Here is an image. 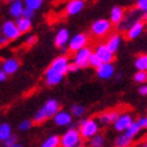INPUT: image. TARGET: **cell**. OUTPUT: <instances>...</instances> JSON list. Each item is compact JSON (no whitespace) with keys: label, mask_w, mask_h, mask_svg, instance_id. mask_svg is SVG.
<instances>
[{"label":"cell","mask_w":147,"mask_h":147,"mask_svg":"<svg viewBox=\"0 0 147 147\" xmlns=\"http://www.w3.org/2000/svg\"><path fill=\"white\" fill-rule=\"evenodd\" d=\"M59 110H60V103L54 98H50L43 104V107L41 109H38L37 111L35 113V115L32 117V122L37 123V124L43 123L48 119H53L54 115Z\"/></svg>","instance_id":"obj_1"},{"label":"cell","mask_w":147,"mask_h":147,"mask_svg":"<svg viewBox=\"0 0 147 147\" xmlns=\"http://www.w3.org/2000/svg\"><path fill=\"white\" fill-rule=\"evenodd\" d=\"M79 134L82 136V139H86V140H90L93 136H96L97 134H99V126L96 119H85L80 122L79 124Z\"/></svg>","instance_id":"obj_2"},{"label":"cell","mask_w":147,"mask_h":147,"mask_svg":"<svg viewBox=\"0 0 147 147\" xmlns=\"http://www.w3.org/2000/svg\"><path fill=\"white\" fill-rule=\"evenodd\" d=\"M83 139L77 128H69L60 138V147H82Z\"/></svg>","instance_id":"obj_3"},{"label":"cell","mask_w":147,"mask_h":147,"mask_svg":"<svg viewBox=\"0 0 147 147\" xmlns=\"http://www.w3.org/2000/svg\"><path fill=\"white\" fill-rule=\"evenodd\" d=\"M111 28H113V24L109 22V19L100 18L94 20L91 24L90 30H91V34L93 36H96V37H104V36H107L111 31Z\"/></svg>","instance_id":"obj_4"},{"label":"cell","mask_w":147,"mask_h":147,"mask_svg":"<svg viewBox=\"0 0 147 147\" xmlns=\"http://www.w3.org/2000/svg\"><path fill=\"white\" fill-rule=\"evenodd\" d=\"M92 53L93 51L89 47H85L83 49H80L79 51H77V53L74 54V57H73V63H74L76 66H78L79 69L89 67V59H90Z\"/></svg>","instance_id":"obj_5"},{"label":"cell","mask_w":147,"mask_h":147,"mask_svg":"<svg viewBox=\"0 0 147 147\" xmlns=\"http://www.w3.org/2000/svg\"><path fill=\"white\" fill-rule=\"evenodd\" d=\"M87 42H89V36H87L86 34H84V32H79V34L74 35L69 40L67 46H68V49L71 51L77 53V51H79L80 49H83V48L86 47Z\"/></svg>","instance_id":"obj_6"},{"label":"cell","mask_w":147,"mask_h":147,"mask_svg":"<svg viewBox=\"0 0 147 147\" xmlns=\"http://www.w3.org/2000/svg\"><path fill=\"white\" fill-rule=\"evenodd\" d=\"M1 32H3V36L9 40V41H13V40H17L19 36L22 35L18 30V28L16 25V23L12 20H6L5 23L3 24L1 26Z\"/></svg>","instance_id":"obj_7"},{"label":"cell","mask_w":147,"mask_h":147,"mask_svg":"<svg viewBox=\"0 0 147 147\" xmlns=\"http://www.w3.org/2000/svg\"><path fill=\"white\" fill-rule=\"evenodd\" d=\"M93 53L97 55L102 63H113L115 59V54H113L105 45H98Z\"/></svg>","instance_id":"obj_8"},{"label":"cell","mask_w":147,"mask_h":147,"mask_svg":"<svg viewBox=\"0 0 147 147\" xmlns=\"http://www.w3.org/2000/svg\"><path fill=\"white\" fill-rule=\"evenodd\" d=\"M68 65H69V60L68 57L66 55H60L55 57L53 61H51V63L49 65V67L51 69H54L59 73H61V74H66L67 73V68H68Z\"/></svg>","instance_id":"obj_9"},{"label":"cell","mask_w":147,"mask_h":147,"mask_svg":"<svg viewBox=\"0 0 147 147\" xmlns=\"http://www.w3.org/2000/svg\"><path fill=\"white\" fill-rule=\"evenodd\" d=\"M63 74H61V73H59L54 69H51L49 66H48V68L46 69L45 72V82L48 86H55V85H59L61 82H62V79H63Z\"/></svg>","instance_id":"obj_10"},{"label":"cell","mask_w":147,"mask_h":147,"mask_svg":"<svg viewBox=\"0 0 147 147\" xmlns=\"http://www.w3.org/2000/svg\"><path fill=\"white\" fill-rule=\"evenodd\" d=\"M145 30V23L142 20H135L133 24H131L128 29H127V38L128 40H136L139 36H141V34Z\"/></svg>","instance_id":"obj_11"},{"label":"cell","mask_w":147,"mask_h":147,"mask_svg":"<svg viewBox=\"0 0 147 147\" xmlns=\"http://www.w3.org/2000/svg\"><path fill=\"white\" fill-rule=\"evenodd\" d=\"M96 74L99 79L108 80L113 78L115 74V66L114 63H102L98 68H96Z\"/></svg>","instance_id":"obj_12"},{"label":"cell","mask_w":147,"mask_h":147,"mask_svg":"<svg viewBox=\"0 0 147 147\" xmlns=\"http://www.w3.org/2000/svg\"><path fill=\"white\" fill-rule=\"evenodd\" d=\"M84 6H85L84 0H71L65 7V14L66 16H76V14L84 10Z\"/></svg>","instance_id":"obj_13"},{"label":"cell","mask_w":147,"mask_h":147,"mask_svg":"<svg viewBox=\"0 0 147 147\" xmlns=\"http://www.w3.org/2000/svg\"><path fill=\"white\" fill-rule=\"evenodd\" d=\"M72 115L68 111L65 110H59V111L54 115L53 121L56 126L59 127H66V126H71L72 124Z\"/></svg>","instance_id":"obj_14"},{"label":"cell","mask_w":147,"mask_h":147,"mask_svg":"<svg viewBox=\"0 0 147 147\" xmlns=\"http://www.w3.org/2000/svg\"><path fill=\"white\" fill-rule=\"evenodd\" d=\"M19 61L17 60V59H14V57H9V59H5V60L3 61L1 63V68L4 72H5V74L6 76H11V74H14L18 68H19Z\"/></svg>","instance_id":"obj_15"},{"label":"cell","mask_w":147,"mask_h":147,"mask_svg":"<svg viewBox=\"0 0 147 147\" xmlns=\"http://www.w3.org/2000/svg\"><path fill=\"white\" fill-rule=\"evenodd\" d=\"M131 122H133V117H131L129 114H122L119 116V119L114 122V129L116 131L123 133V131L129 127V124Z\"/></svg>","instance_id":"obj_16"},{"label":"cell","mask_w":147,"mask_h":147,"mask_svg":"<svg viewBox=\"0 0 147 147\" xmlns=\"http://www.w3.org/2000/svg\"><path fill=\"white\" fill-rule=\"evenodd\" d=\"M68 42H69V31L67 30V29H60L56 35H55V37H54V45L55 47L57 48H65L66 46L68 45Z\"/></svg>","instance_id":"obj_17"},{"label":"cell","mask_w":147,"mask_h":147,"mask_svg":"<svg viewBox=\"0 0 147 147\" xmlns=\"http://www.w3.org/2000/svg\"><path fill=\"white\" fill-rule=\"evenodd\" d=\"M124 19V9L121 6H114L111 11H110V18L109 22L114 25H120L122 20Z\"/></svg>","instance_id":"obj_18"},{"label":"cell","mask_w":147,"mask_h":147,"mask_svg":"<svg viewBox=\"0 0 147 147\" xmlns=\"http://www.w3.org/2000/svg\"><path fill=\"white\" fill-rule=\"evenodd\" d=\"M120 114L115 111V110H111V111H105L98 115V123H100L102 126H108L110 123H114L117 119H119Z\"/></svg>","instance_id":"obj_19"},{"label":"cell","mask_w":147,"mask_h":147,"mask_svg":"<svg viewBox=\"0 0 147 147\" xmlns=\"http://www.w3.org/2000/svg\"><path fill=\"white\" fill-rule=\"evenodd\" d=\"M121 43H122V37L120 34H113L110 37L108 38V42L105 43V46L110 49L113 54L117 53V50L120 49L121 47Z\"/></svg>","instance_id":"obj_20"},{"label":"cell","mask_w":147,"mask_h":147,"mask_svg":"<svg viewBox=\"0 0 147 147\" xmlns=\"http://www.w3.org/2000/svg\"><path fill=\"white\" fill-rule=\"evenodd\" d=\"M23 10H24V4L19 1V0H16V1H12L10 4L9 7V13L10 16L13 18H22V14H23Z\"/></svg>","instance_id":"obj_21"},{"label":"cell","mask_w":147,"mask_h":147,"mask_svg":"<svg viewBox=\"0 0 147 147\" xmlns=\"http://www.w3.org/2000/svg\"><path fill=\"white\" fill-rule=\"evenodd\" d=\"M16 25L18 28V30L20 34H25V32H29L32 29V23H31V20L30 19H26V18H18L16 19Z\"/></svg>","instance_id":"obj_22"},{"label":"cell","mask_w":147,"mask_h":147,"mask_svg":"<svg viewBox=\"0 0 147 147\" xmlns=\"http://www.w3.org/2000/svg\"><path fill=\"white\" fill-rule=\"evenodd\" d=\"M140 131H141V129H140V127L138 126V123H136V121H133L130 124H129V127L123 131V134L126 135L128 139H130V140H134V139L140 134Z\"/></svg>","instance_id":"obj_23"},{"label":"cell","mask_w":147,"mask_h":147,"mask_svg":"<svg viewBox=\"0 0 147 147\" xmlns=\"http://www.w3.org/2000/svg\"><path fill=\"white\" fill-rule=\"evenodd\" d=\"M12 135V127L9 123L3 122L0 123V141H5L6 139H9Z\"/></svg>","instance_id":"obj_24"},{"label":"cell","mask_w":147,"mask_h":147,"mask_svg":"<svg viewBox=\"0 0 147 147\" xmlns=\"http://www.w3.org/2000/svg\"><path fill=\"white\" fill-rule=\"evenodd\" d=\"M41 147H60V136L50 135L42 142Z\"/></svg>","instance_id":"obj_25"},{"label":"cell","mask_w":147,"mask_h":147,"mask_svg":"<svg viewBox=\"0 0 147 147\" xmlns=\"http://www.w3.org/2000/svg\"><path fill=\"white\" fill-rule=\"evenodd\" d=\"M134 66L138 71H147V54H142V55H139L136 57V60L134 62Z\"/></svg>","instance_id":"obj_26"},{"label":"cell","mask_w":147,"mask_h":147,"mask_svg":"<svg viewBox=\"0 0 147 147\" xmlns=\"http://www.w3.org/2000/svg\"><path fill=\"white\" fill-rule=\"evenodd\" d=\"M131 142H133V140H130V139H128L123 133H121L115 139V146L114 147H129L131 145Z\"/></svg>","instance_id":"obj_27"},{"label":"cell","mask_w":147,"mask_h":147,"mask_svg":"<svg viewBox=\"0 0 147 147\" xmlns=\"http://www.w3.org/2000/svg\"><path fill=\"white\" fill-rule=\"evenodd\" d=\"M90 147H103L105 145V138L102 134H97L96 136H93L92 139L89 140Z\"/></svg>","instance_id":"obj_28"},{"label":"cell","mask_w":147,"mask_h":147,"mask_svg":"<svg viewBox=\"0 0 147 147\" xmlns=\"http://www.w3.org/2000/svg\"><path fill=\"white\" fill-rule=\"evenodd\" d=\"M69 110H71L69 114L72 115V117L73 116L74 117H82L86 111V109L83 105H80V104H72Z\"/></svg>","instance_id":"obj_29"},{"label":"cell","mask_w":147,"mask_h":147,"mask_svg":"<svg viewBox=\"0 0 147 147\" xmlns=\"http://www.w3.org/2000/svg\"><path fill=\"white\" fill-rule=\"evenodd\" d=\"M24 4H25L26 9H30V10H32L35 12L36 10H38V9L42 7L43 1L42 0H25Z\"/></svg>","instance_id":"obj_30"},{"label":"cell","mask_w":147,"mask_h":147,"mask_svg":"<svg viewBox=\"0 0 147 147\" xmlns=\"http://www.w3.org/2000/svg\"><path fill=\"white\" fill-rule=\"evenodd\" d=\"M134 82L135 83H139V84H146L147 83V72H144V71H138L135 74H134Z\"/></svg>","instance_id":"obj_31"},{"label":"cell","mask_w":147,"mask_h":147,"mask_svg":"<svg viewBox=\"0 0 147 147\" xmlns=\"http://www.w3.org/2000/svg\"><path fill=\"white\" fill-rule=\"evenodd\" d=\"M32 124H34L32 120H23V121H22V122L18 124V129H19L20 131H28L29 129H31Z\"/></svg>","instance_id":"obj_32"},{"label":"cell","mask_w":147,"mask_h":147,"mask_svg":"<svg viewBox=\"0 0 147 147\" xmlns=\"http://www.w3.org/2000/svg\"><path fill=\"white\" fill-rule=\"evenodd\" d=\"M100 65H102V62H100L99 59L97 57V55L94 53H92L90 59H89V66H91V67H93V68H98Z\"/></svg>","instance_id":"obj_33"},{"label":"cell","mask_w":147,"mask_h":147,"mask_svg":"<svg viewBox=\"0 0 147 147\" xmlns=\"http://www.w3.org/2000/svg\"><path fill=\"white\" fill-rule=\"evenodd\" d=\"M14 145H17V136L13 135V134L9 139H6V140L4 141V146L5 147H12Z\"/></svg>","instance_id":"obj_34"},{"label":"cell","mask_w":147,"mask_h":147,"mask_svg":"<svg viewBox=\"0 0 147 147\" xmlns=\"http://www.w3.org/2000/svg\"><path fill=\"white\" fill-rule=\"evenodd\" d=\"M138 126L140 127V129H146L147 130V116H141V117H139L138 121Z\"/></svg>","instance_id":"obj_35"},{"label":"cell","mask_w":147,"mask_h":147,"mask_svg":"<svg viewBox=\"0 0 147 147\" xmlns=\"http://www.w3.org/2000/svg\"><path fill=\"white\" fill-rule=\"evenodd\" d=\"M136 9L142 12H147V0H138L136 1Z\"/></svg>","instance_id":"obj_36"},{"label":"cell","mask_w":147,"mask_h":147,"mask_svg":"<svg viewBox=\"0 0 147 147\" xmlns=\"http://www.w3.org/2000/svg\"><path fill=\"white\" fill-rule=\"evenodd\" d=\"M36 42H37V36L36 35H30L29 37L25 40V46L28 47H32L36 45Z\"/></svg>","instance_id":"obj_37"},{"label":"cell","mask_w":147,"mask_h":147,"mask_svg":"<svg viewBox=\"0 0 147 147\" xmlns=\"http://www.w3.org/2000/svg\"><path fill=\"white\" fill-rule=\"evenodd\" d=\"M34 16H35V12H34L32 10H30V9H26V7L24 6V10H23V14H22V17L31 20V18H32Z\"/></svg>","instance_id":"obj_38"},{"label":"cell","mask_w":147,"mask_h":147,"mask_svg":"<svg viewBox=\"0 0 147 147\" xmlns=\"http://www.w3.org/2000/svg\"><path fill=\"white\" fill-rule=\"evenodd\" d=\"M78 71H79L78 66H76L73 62H69L68 68H67V73H76V72H78Z\"/></svg>","instance_id":"obj_39"},{"label":"cell","mask_w":147,"mask_h":147,"mask_svg":"<svg viewBox=\"0 0 147 147\" xmlns=\"http://www.w3.org/2000/svg\"><path fill=\"white\" fill-rule=\"evenodd\" d=\"M139 93L141 94V96H147V85H142L140 89H139Z\"/></svg>","instance_id":"obj_40"},{"label":"cell","mask_w":147,"mask_h":147,"mask_svg":"<svg viewBox=\"0 0 147 147\" xmlns=\"http://www.w3.org/2000/svg\"><path fill=\"white\" fill-rule=\"evenodd\" d=\"M6 78H7V76L5 74V72L0 68V83H3V82H5L6 80Z\"/></svg>","instance_id":"obj_41"},{"label":"cell","mask_w":147,"mask_h":147,"mask_svg":"<svg viewBox=\"0 0 147 147\" xmlns=\"http://www.w3.org/2000/svg\"><path fill=\"white\" fill-rule=\"evenodd\" d=\"M9 43V40H7L5 36H0V46H5Z\"/></svg>","instance_id":"obj_42"},{"label":"cell","mask_w":147,"mask_h":147,"mask_svg":"<svg viewBox=\"0 0 147 147\" xmlns=\"http://www.w3.org/2000/svg\"><path fill=\"white\" fill-rule=\"evenodd\" d=\"M122 78H123V74H122V73H119V74L116 76V79H117V80H121Z\"/></svg>","instance_id":"obj_43"},{"label":"cell","mask_w":147,"mask_h":147,"mask_svg":"<svg viewBox=\"0 0 147 147\" xmlns=\"http://www.w3.org/2000/svg\"><path fill=\"white\" fill-rule=\"evenodd\" d=\"M144 20H145L146 23H147V12H146V13L144 14Z\"/></svg>","instance_id":"obj_44"},{"label":"cell","mask_w":147,"mask_h":147,"mask_svg":"<svg viewBox=\"0 0 147 147\" xmlns=\"http://www.w3.org/2000/svg\"><path fill=\"white\" fill-rule=\"evenodd\" d=\"M12 147H24L23 145H19V144H17V145H14V146H12Z\"/></svg>","instance_id":"obj_45"},{"label":"cell","mask_w":147,"mask_h":147,"mask_svg":"<svg viewBox=\"0 0 147 147\" xmlns=\"http://www.w3.org/2000/svg\"><path fill=\"white\" fill-rule=\"evenodd\" d=\"M142 147H147V144H145V145H144V146H142Z\"/></svg>","instance_id":"obj_46"},{"label":"cell","mask_w":147,"mask_h":147,"mask_svg":"<svg viewBox=\"0 0 147 147\" xmlns=\"http://www.w3.org/2000/svg\"><path fill=\"white\" fill-rule=\"evenodd\" d=\"M0 142H1V141H0Z\"/></svg>","instance_id":"obj_47"},{"label":"cell","mask_w":147,"mask_h":147,"mask_svg":"<svg viewBox=\"0 0 147 147\" xmlns=\"http://www.w3.org/2000/svg\"><path fill=\"white\" fill-rule=\"evenodd\" d=\"M146 72H147V71H146Z\"/></svg>","instance_id":"obj_48"}]
</instances>
